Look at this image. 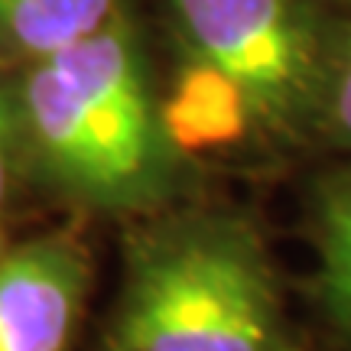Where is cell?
I'll use <instances>...</instances> for the list:
<instances>
[{
  "mask_svg": "<svg viewBox=\"0 0 351 351\" xmlns=\"http://www.w3.org/2000/svg\"><path fill=\"white\" fill-rule=\"evenodd\" d=\"M104 351H309L261 228L238 208L173 205L130 221Z\"/></svg>",
  "mask_w": 351,
  "mask_h": 351,
  "instance_id": "7a4b0ae2",
  "label": "cell"
},
{
  "mask_svg": "<svg viewBox=\"0 0 351 351\" xmlns=\"http://www.w3.org/2000/svg\"><path fill=\"white\" fill-rule=\"evenodd\" d=\"M315 302L351 341V166L319 179L313 192Z\"/></svg>",
  "mask_w": 351,
  "mask_h": 351,
  "instance_id": "52a82bcc",
  "label": "cell"
},
{
  "mask_svg": "<svg viewBox=\"0 0 351 351\" xmlns=\"http://www.w3.org/2000/svg\"><path fill=\"white\" fill-rule=\"evenodd\" d=\"M20 182H23V156H20L16 98H13V85L0 82V218L7 215L13 192H16Z\"/></svg>",
  "mask_w": 351,
  "mask_h": 351,
  "instance_id": "ba28073f",
  "label": "cell"
},
{
  "mask_svg": "<svg viewBox=\"0 0 351 351\" xmlns=\"http://www.w3.org/2000/svg\"><path fill=\"white\" fill-rule=\"evenodd\" d=\"M124 0H0V59L43 62L95 36Z\"/></svg>",
  "mask_w": 351,
  "mask_h": 351,
  "instance_id": "8992f818",
  "label": "cell"
},
{
  "mask_svg": "<svg viewBox=\"0 0 351 351\" xmlns=\"http://www.w3.org/2000/svg\"><path fill=\"white\" fill-rule=\"evenodd\" d=\"M326 140L351 153V26L341 33L339 59H335V75H332L326 111Z\"/></svg>",
  "mask_w": 351,
  "mask_h": 351,
  "instance_id": "9c48e42d",
  "label": "cell"
},
{
  "mask_svg": "<svg viewBox=\"0 0 351 351\" xmlns=\"http://www.w3.org/2000/svg\"><path fill=\"white\" fill-rule=\"evenodd\" d=\"M169 16L182 56L238 85L261 143L300 150L326 137L341 36L313 0H169Z\"/></svg>",
  "mask_w": 351,
  "mask_h": 351,
  "instance_id": "3957f363",
  "label": "cell"
},
{
  "mask_svg": "<svg viewBox=\"0 0 351 351\" xmlns=\"http://www.w3.org/2000/svg\"><path fill=\"white\" fill-rule=\"evenodd\" d=\"M0 247H3V241H0Z\"/></svg>",
  "mask_w": 351,
  "mask_h": 351,
  "instance_id": "8fae6325",
  "label": "cell"
},
{
  "mask_svg": "<svg viewBox=\"0 0 351 351\" xmlns=\"http://www.w3.org/2000/svg\"><path fill=\"white\" fill-rule=\"evenodd\" d=\"M23 182L78 215L140 221L182 205L195 160L163 121L137 20L111 23L13 82Z\"/></svg>",
  "mask_w": 351,
  "mask_h": 351,
  "instance_id": "6da1fadb",
  "label": "cell"
},
{
  "mask_svg": "<svg viewBox=\"0 0 351 351\" xmlns=\"http://www.w3.org/2000/svg\"><path fill=\"white\" fill-rule=\"evenodd\" d=\"M91 251L75 228L0 247V351H69L91 293Z\"/></svg>",
  "mask_w": 351,
  "mask_h": 351,
  "instance_id": "277c9868",
  "label": "cell"
},
{
  "mask_svg": "<svg viewBox=\"0 0 351 351\" xmlns=\"http://www.w3.org/2000/svg\"><path fill=\"white\" fill-rule=\"evenodd\" d=\"M163 121L189 160L254 137L251 111L238 85L218 69L186 56L176 69L169 95H163Z\"/></svg>",
  "mask_w": 351,
  "mask_h": 351,
  "instance_id": "5b68a950",
  "label": "cell"
},
{
  "mask_svg": "<svg viewBox=\"0 0 351 351\" xmlns=\"http://www.w3.org/2000/svg\"><path fill=\"white\" fill-rule=\"evenodd\" d=\"M335 3H341V7H351V0H335Z\"/></svg>",
  "mask_w": 351,
  "mask_h": 351,
  "instance_id": "30bf717a",
  "label": "cell"
}]
</instances>
